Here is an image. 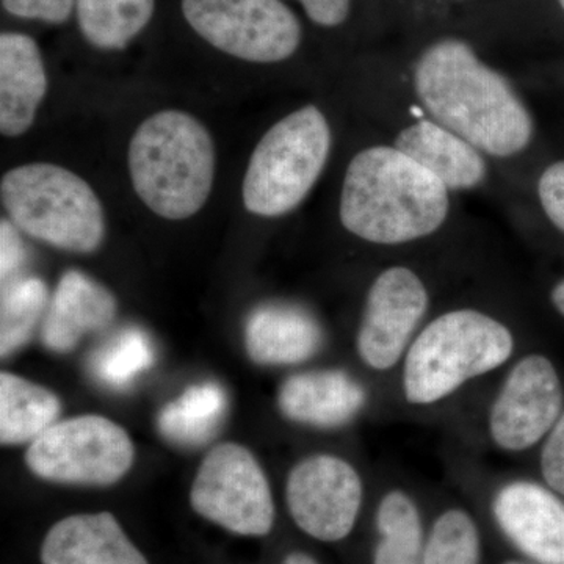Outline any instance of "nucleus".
Wrapping results in <instances>:
<instances>
[{
    "label": "nucleus",
    "mask_w": 564,
    "mask_h": 564,
    "mask_svg": "<svg viewBox=\"0 0 564 564\" xmlns=\"http://www.w3.org/2000/svg\"><path fill=\"white\" fill-rule=\"evenodd\" d=\"M551 303L556 313L562 315L564 318V278L558 282H555L554 288H552Z\"/></svg>",
    "instance_id": "32"
},
{
    "label": "nucleus",
    "mask_w": 564,
    "mask_h": 564,
    "mask_svg": "<svg viewBox=\"0 0 564 564\" xmlns=\"http://www.w3.org/2000/svg\"><path fill=\"white\" fill-rule=\"evenodd\" d=\"M155 0H76L82 36L102 51L128 47L150 24Z\"/></svg>",
    "instance_id": "23"
},
{
    "label": "nucleus",
    "mask_w": 564,
    "mask_h": 564,
    "mask_svg": "<svg viewBox=\"0 0 564 564\" xmlns=\"http://www.w3.org/2000/svg\"><path fill=\"white\" fill-rule=\"evenodd\" d=\"M413 82L432 120L484 154L513 158L532 143L534 122L524 101L464 41L445 39L426 47Z\"/></svg>",
    "instance_id": "1"
},
{
    "label": "nucleus",
    "mask_w": 564,
    "mask_h": 564,
    "mask_svg": "<svg viewBox=\"0 0 564 564\" xmlns=\"http://www.w3.org/2000/svg\"><path fill=\"white\" fill-rule=\"evenodd\" d=\"M366 384L344 369L304 370L285 378L278 408L288 421L317 430L350 425L366 411Z\"/></svg>",
    "instance_id": "14"
},
{
    "label": "nucleus",
    "mask_w": 564,
    "mask_h": 564,
    "mask_svg": "<svg viewBox=\"0 0 564 564\" xmlns=\"http://www.w3.org/2000/svg\"><path fill=\"white\" fill-rule=\"evenodd\" d=\"M481 538L469 511L451 507L434 519L423 545L422 564H480Z\"/></svg>",
    "instance_id": "26"
},
{
    "label": "nucleus",
    "mask_w": 564,
    "mask_h": 564,
    "mask_svg": "<svg viewBox=\"0 0 564 564\" xmlns=\"http://www.w3.org/2000/svg\"><path fill=\"white\" fill-rule=\"evenodd\" d=\"M430 291L421 274L406 265H391L369 285L355 336V351L364 367L378 375L399 372L408 348L425 325Z\"/></svg>",
    "instance_id": "11"
},
{
    "label": "nucleus",
    "mask_w": 564,
    "mask_h": 564,
    "mask_svg": "<svg viewBox=\"0 0 564 564\" xmlns=\"http://www.w3.org/2000/svg\"><path fill=\"white\" fill-rule=\"evenodd\" d=\"M491 513L503 536L536 564H564V499L540 478H508L494 489Z\"/></svg>",
    "instance_id": "13"
},
{
    "label": "nucleus",
    "mask_w": 564,
    "mask_h": 564,
    "mask_svg": "<svg viewBox=\"0 0 564 564\" xmlns=\"http://www.w3.org/2000/svg\"><path fill=\"white\" fill-rule=\"evenodd\" d=\"M47 91L43 55L32 36L0 35V132L20 137L31 129Z\"/></svg>",
    "instance_id": "18"
},
{
    "label": "nucleus",
    "mask_w": 564,
    "mask_h": 564,
    "mask_svg": "<svg viewBox=\"0 0 564 564\" xmlns=\"http://www.w3.org/2000/svg\"><path fill=\"white\" fill-rule=\"evenodd\" d=\"M375 525L378 543L373 564H422L426 534L411 492L403 488L386 491L378 502Z\"/></svg>",
    "instance_id": "22"
},
{
    "label": "nucleus",
    "mask_w": 564,
    "mask_h": 564,
    "mask_svg": "<svg viewBox=\"0 0 564 564\" xmlns=\"http://www.w3.org/2000/svg\"><path fill=\"white\" fill-rule=\"evenodd\" d=\"M518 356L511 326L477 307H456L422 326L399 369V391L414 410L447 403L467 386L507 369Z\"/></svg>",
    "instance_id": "3"
},
{
    "label": "nucleus",
    "mask_w": 564,
    "mask_h": 564,
    "mask_svg": "<svg viewBox=\"0 0 564 564\" xmlns=\"http://www.w3.org/2000/svg\"><path fill=\"white\" fill-rule=\"evenodd\" d=\"M2 204L33 239L70 252L98 250L106 217L96 193L76 173L54 163H29L3 174Z\"/></svg>",
    "instance_id": "5"
},
{
    "label": "nucleus",
    "mask_w": 564,
    "mask_h": 564,
    "mask_svg": "<svg viewBox=\"0 0 564 564\" xmlns=\"http://www.w3.org/2000/svg\"><path fill=\"white\" fill-rule=\"evenodd\" d=\"M323 343L321 323L296 304H263L252 311L245 328L248 356L261 366H299L313 359Z\"/></svg>",
    "instance_id": "15"
},
{
    "label": "nucleus",
    "mask_w": 564,
    "mask_h": 564,
    "mask_svg": "<svg viewBox=\"0 0 564 564\" xmlns=\"http://www.w3.org/2000/svg\"><path fill=\"white\" fill-rule=\"evenodd\" d=\"M62 411L61 399L43 388L3 372L0 375V441L2 445L33 443L54 425Z\"/></svg>",
    "instance_id": "20"
},
{
    "label": "nucleus",
    "mask_w": 564,
    "mask_h": 564,
    "mask_svg": "<svg viewBox=\"0 0 564 564\" xmlns=\"http://www.w3.org/2000/svg\"><path fill=\"white\" fill-rule=\"evenodd\" d=\"M20 229L11 221L0 223V280L3 284L20 280V272L25 265L28 251L20 237Z\"/></svg>",
    "instance_id": "30"
},
{
    "label": "nucleus",
    "mask_w": 564,
    "mask_h": 564,
    "mask_svg": "<svg viewBox=\"0 0 564 564\" xmlns=\"http://www.w3.org/2000/svg\"><path fill=\"white\" fill-rule=\"evenodd\" d=\"M538 451V475L564 499V411Z\"/></svg>",
    "instance_id": "27"
},
{
    "label": "nucleus",
    "mask_w": 564,
    "mask_h": 564,
    "mask_svg": "<svg viewBox=\"0 0 564 564\" xmlns=\"http://www.w3.org/2000/svg\"><path fill=\"white\" fill-rule=\"evenodd\" d=\"M447 187L395 147H370L351 159L340 192L339 217L367 243L399 247L443 228Z\"/></svg>",
    "instance_id": "2"
},
{
    "label": "nucleus",
    "mask_w": 564,
    "mask_h": 564,
    "mask_svg": "<svg viewBox=\"0 0 564 564\" xmlns=\"http://www.w3.org/2000/svg\"><path fill=\"white\" fill-rule=\"evenodd\" d=\"M43 564H148L110 513L62 519L41 545Z\"/></svg>",
    "instance_id": "17"
},
{
    "label": "nucleus",
    "mask_w": 564,
    "mask_h": 564,
    "mask_svg": "<svg viewBox=\"0 0 564 564\" xmlns=\"http://www.w3.org/2000/svg\"><path fill=\"white\" fill-rule=\"evenodd\" d=\"M364 480L339 455L314 454L292 467L285 502L293 522L323 543L343 541L355 529L364 502Z\"/></svg>",
    "instance_id": "12"
},
{
    "label": "nucleus",
    "mask_w": 564,
    "mask_h": 564,
    "mask_svg": "<svg viewBox=\"0 0 564 564\" xmlns=\"http://www.w3.org/2000/svg\"><path fill=\"white\" fill-rule=\"evenodd\" d=\"M304 13L321 28H337L347 21L351 0H299Z\"/></svg>",
    "instance_id": "31"
},
{
    "label": "nucleus",
    "mask_w": 564,
    "mask_h": 564,
    "mask_svg": "<svg viewBox=\"0 0 564 564\" xmlns=\"http://www.w3.org/2000/svg\"><path fill=\"white\" fill-rule=\"evenodd\" d=\"M117 300L109 289L80 272L63 274L44 317L41 340L55 352H68L82 337L109 328Z\"/></svg>",
    "instance_id": "16"
},
{
    "label": "nucleus",
    "mask_w": 564,
    "mask_h": 564,
    "mask_svg": "<svg viewBox=\"0 0 564 564\" xmlns=\"http://www.w3.org/2000/svg\"><path fill=\"white\" fill-rule=\"evenodd\" d=\"M282 564H318L317 560L313 556L303 554V552H293V554L285 556Z\"/></svg>",
    "instance_id": "33"
},
{
    "label": "nucleus",
    "mask_w": 564,
    "mask_h": 564,
    "mask_svg": "<svg viewBox=\"0 0 564 564\" xmlns=\"http://www.w3.org/2000/svg\"><path fill=\"white\" fill-rule=\"evenodd\" d=\"M503 564H536V563H527V562H519V560H510V562H505Z\"/></svg>",
    "instance_id": "34"
},
{
    "label": "nucleus",
    "mask_w": 564,
    "mask_h": 564,
    "mask_svg": "<svg viewBox=\"0 0 564 564\" xmlns=\"http://www.w3.org/2000/svg\"><path fill=\"white\" fill-rule=\"evenodd\" d=\"M228 410V395L217 383L191 386L176 400L165 404L158 417V429L170 443L199 447L209 443L220 429Z\"/></svg>",
    "instance_id": "21"
},
{
    "label": "nucleus",
    "mask_w": 564,
    "mask_h": 564,
    "mask_svg": "<svg viewBox=\"0 0 564 564\" xmlns=\"http://www.w3.org/2000/svg\"><path fill=\"white\" fill-rule=\"evenodd\" d=\"M155 350L143 329H121L110 340L93 352L90 369L99 383L117 391H124L137 378L154 366Z\"/></svg>",
    "instance_id": "24"
},
{
    "label": "nucleus",
    "mask_w": 564,
    "mask_h": 564,
    "mask_svg": "<svg viewBox=\"0 0 564 564\" xmlns=\"http://www.w3.org/2000/svg\"><path fill=\"white\" fill-rule=\"evenodd\" d=\"M129 172L137 195L159 217L185 220L209 198L215 144L209 131L180 110L152 115L133 133Z\"/></svg>",
    "instance_id": "4"
},
{
    "label": "nucleus",
    "mask_w": 564,
    "mask_h": 564,
    "mask_svg": "<svg viewBox=\"0 0 564 564\" xmlns=\"http://www.w3.org/2000/svg\"><path fill=\"white\" fill-rule=\"evenodd\" d=\"M133 444L118 423L102 415H79L54 423L36 437L25 463L52 484L110 486L133 464Z\"/></svg>",
    "instance_id": "8"
},
{
    "label": "nucleus",
    "mask_w": 564,
    "mask_h": 564,
    "mask_svg": "<svg viewBox=\"0 0 564 564\" xmlns=\"http://www.w3.org/2000/svg\"><path fill=\"white\" fill-rule=\"evenodd\" d=\"M538 198L545 217L564 232V161L552 163L538 181Z\"/></svg>",
    "instance_id": "29"
},
{
    "label": "nucleus",
    "mask_w": 564,
    "mask_h": 564,
    "mask_svg": "<svg viewBox=\"0 0 564 564\" xmlns=\"http://www.w3.org/2000/svg\"><path fill=\"white\" fill-rule=\"evenodd\" d=\"M332 128L315 106L278 121L252 151L243 204L259 217H282L300 206L322 176L332 152Z\"/></svg>",
    "instance_id": "6"
},
{
    "label": "nucleus",
    "mask_w": 564,
    "mask_h": 564,
    "mask_svg": "<svg viewBox=\"0 0 564 564\" xmlns=\"http://www.w3.org/2000/svg\"><path fill=\"white\" fill-rule=\"evenodd\" d=\"M46 284L39 278H20L2 285L0 303V352L13 355L31 339L44 306Z\"/></svg>",
    "instance_id": "25"
},
{
    "label": "nucleus",
    "mask_w": 564,
    "mask_h": 564,
    "mask_svg": "<svg viewBox=\"0 0 564 564\" xmlns=\"http://www.w3.org/2000/svg\"><path fill=\"white\" fill-rule=\"evenodd\" d=\"M181 9L204 41L240 61L284 62L302 44V24L282 0H182Z\"/></svg>",
    "instance_id": "9"
},
{
    "label": "nucleus",
    "mask_w": 564,
    "mask_h": 564,
    "mask_svg": "<svg viewBox=\"0 0 564 564\" xmlns=\"http://www.w3.org/2000/svg\"><path fill=\"white\" fill-rule=\"evenodd\" d=\"M193 510L228 532L265 536L274 524V500L261 464L248 448L225 443L212 448L193 481Z\"/></svg>",
    "instance_id": "10"
},
{
    "label": "nucleus",
    "mask_w": 564,
    "mask_h": 564,
    "mask_svg": "<svg viewBox=\"0 0 564 564\" xmlns=\"http://www.w3.org/2000/svg\"><path fill=\"white\" fill-rule=\"evenodd\" d=\"M2 9L21 20L63 24L76 11V0H0Z\"/></svg>",
    "instance_id": "28"
},
{
    "label": "nucleus",
    "mask_w": 564,
    "mask_h": 564,
    "mask_svg": "<svg viewBox=\"0 0 564 564\" xmlns=\"http://www.w3.org/2000/svg\"><path fill=\"white\" fill-rule=\"evenodd\" d=\"M564 411V381L551 356L532 350L503 370L486 410V437L494 451L524 455L536 451Z\"/></svg>",
    "instance_id": "7"
},
{
    "label": "nucleus",
    "mask_w": 564,
    "mask_h": 564,
    "mask_svg": "<svg viewBox=\"0 0 564 564\" xmlns=\"http://www.w3.org/2000/svg\"><path fill=\"white\" fill-rule=\"evenodd\" d=\"M393 147L434 174L448 192L473 191L488 174L484 152L433 120L406 126Z\"/></svg>",
    "instance_id": "19"
},
{
    "label": "nucleus",
    "mask_w": 564,
    "mask_h": 564,
    "mask_svg": "<svg viewBox=\"0 0 564 564\" xmlns=\"http://www.w3.org/2000/svg\"><path fill=\"white\" fill-rule=\"evenodd\" d=\"M558 2H560V6H562V9L564 11V0H558Z\"/></svg>",
    "instance_id": "35"
}]
</instances>
